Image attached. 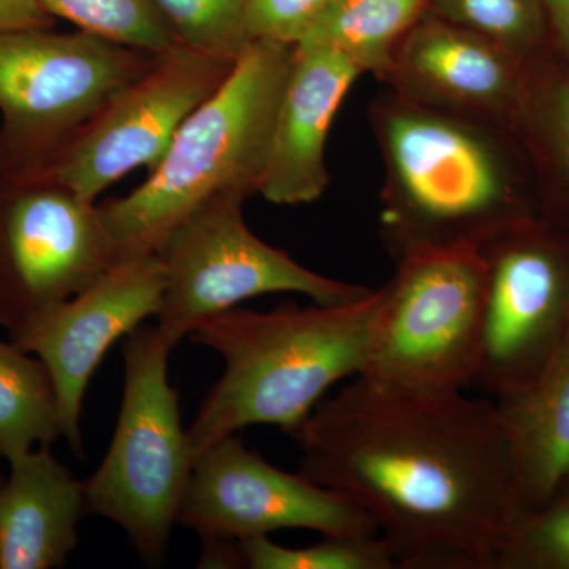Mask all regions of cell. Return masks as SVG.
<instances>
[{"label":"cell","mask_w":569,"mask_h":569,"mask_svg":"<svg viewBox=\"0 0 569 569\" xmlns=\"http://www.w3.org/2000/svg\"><path fill=\"white\" fill-rule=\"evenodd\" d=\"M291 437L299 473L367 512L397 568L493 569L520 515L493 400L358 376Z\"/></svg>","instance_id":"6da1fadb"},{"label":"cell","mask_w":569,"mask_h":569,"mask_svg":"<svg viewBox=\"0 0 569 569\" xmlns=\"http://www.w3.org/2000/svg\"><path fill=\"white\" fill-rule=\"evenodd\" d=\"M367 116L385 164L380 230L392 260L418 249H479L533 219L515 126L392 91L377 96Z\"/></svg>","instance_id":"7a4b0ae2"},{"label":"cell","mask_w":569,"mask_h":569,"mask_svg":"<svg viewBox=\"0 0 569 569\" xmlns=\"http://www.w3.org/2000/svg\"><path fill=\"white\" fill-rule=\"evenodd\" d=\"M380 301L373 290L350 305L233 307L197 325L190 340L216 351L223 372L187 429L194 458L249 426L291 436L329 389L365 369Z\"/></svg>","instance_id":"3957f363"},{"label":"cell","mask_w":569,"mask_h":569,"mask_svg":"<svg viewBox=\"0 0 569 569\" xmlns=\"http://www.w3.org/2000/svg\"><path fill=\"white\" fill-rule=\"evenodd\" d=\"M295 52L268 41L247 44L148 179L127 197L99 204L118 260L159 253L176 228L212 198L260 193Z\"/></svg>","instance_id":"277c9868"},{"label":"cell","mask_w":569,"mask_h":569,"mask_svg":"<svg viewBox=\"0 0 569 569\" xmlns=\"http://www.w3.org/2000/svg\"><path fill=\"white\" fill-rule=\"evenodd\" d=\"M170 353L157 326L127 336L118 422L103 462L84 481L86 512L121 527L149 565L167 553L194 463L168 378Z\"/></svg>","instance_id":"5b68a950"},{"label":"cell","mask_w":569,"mask_h":569,"mask_svg":"<svg viewBox=\"0 0 569 569\" xmlns=\"http://www.w3.org/2000/svg\"><path fill=\"white\" fill-rule=\"evenodd\" d=\"M160 56L82 31L0 32V173L47 170L74 134Z\"/></svg>","instance_id":"8992f818"},{"label":"cell","mask_w":569,"mask_h":569,"mask_svg":"<svg viewBox=\"0 0 569 569\" xmlns=\"http://www.w3.org/2000/svg\"><path fill=\"white\" fill-rule=\"evenodd\" d=\"M395 263L359 376L415 391H466L475 385L481 346V253L471 247L418 249Z\"/></svg>","instance_id":"52a82bcc"},{"label":"cell","mask_w":569,"mask_h":569,"mask_svg":"<svg viewBox=\"0 0 569 569\" xmlns=\"http://www.w3.org/2000/svg\"><path fill=\"white\" fill-rule=\"evenodd\" d=\"M244 198L217 197L200 206L157 253L164 269L157 329L171 350L206 318L247 299L298 293L317 305L361 301L373 290L310 271L247 227Z\"/></svg>","instance_id":"ba28073f"},{"label":"cell","mask_w":569,"mask_h":569,"mask_svg":"<svg viewBox=\"0 0 569 569\" xmlns=\"http://www.w3.org/2000/svg\"><path fill=\"white\" fill-rule=\"evenodd\" d=\"M118 261L99 204L44 173H0V326L11 342Z\"/></svg>","instance_id":"9c48e42d"},{"label":"cell","mask_w":569,"mask_h":569,"mask_svg":"<svg viewBox=\"0 0 569 569\" xmlns=\"http://www.w3.org/2000/svg\"><path fill=\"white\" fill-rule=\"evenodd\" d=\"M478 250L486 296L475 385L498 397L533 380L569 335V234L531 219Z\"/></svg>","instance_id":"30bf717a"},{"label":"cell","mask_w":569,"mask_h":569,"mask_svg":"<svg viewBox=\"0 0 569 569\" xmlns=\"http://www.w3.org/2000/svg\"><path fill=\"white\" fill-rule=\"evenodd\" d=\"M234 63L176 44L116 93L44 173L96 203L123 176L160 163L182 123L223 84Z\"/></svg>","instance_id":"8fae6325"},{"label":"cell","mask_w":569,"mask_h":569,"mask_svg":"<svg viewBox=\"0 0 569 569\" xmlns=\"http://www.w3.org/2000/svg\"><path fill=\"white\" fill-rule=\"evenodd\" d=\"M178 526L203 545L238 542L283 529L321 537H380L358 505L302 473L280 470L242 438L224 437L194 458Z\"/></svg>","instance_id":"7c38bea8"},{"label":"cell","mask_w":569,"mask_h":569,"mask_svg":"<svg viewBox=\"0 0 569 569\" xmlns=\"http://www.w3.org/2000/svg\"><path fill=\"white\" fill-rule=\"evenodd\" d=\"M163 293L159 254L123 258L14 340L50 369L61 406L63 438L74 455H82V400L104 355L121 337L159 316Z\"/></svg>","instance_id":"4fadbf2b"},{"label":"cell","mask_w":569,"mask_h":569,"mask_svg":"<svg viewBox=\"0 0 569 569\" xmlns=\"http://www.w3.org/2000/svg\"><path fill=\"white\" fill-rule=\"evenodd\" d=\"M526 74L511 52L427 11L380 81L411 102L515 126Z\"/></svg>","instance_id":"5bb4252c"},{"label":"cell","mask_w":569,"mask_h":569,"mask_svg":"<svg viewBox=\"0 0 569 569\" xmlns=\"http://www.w3.org/2000/svg\"><path fill=\"white\" fill-rule=\"evenodd\" d=\"M361 69L342 52L296 47L284 84L260 194L269 203H313L329 186L326 142Z\"/></svg>","instance_id":"9a60e30c"},{"label":"cell","mask_w":569,"mask_h":569,"mask_svg":"<svg viewBox=\"0 0 569 569\" xmlns=\"http://www.w3.org/2000/svg\"><path fill=\"white\" fill-rule=\"evenodd\" d=\"M84 515V482L50 448L11 460L0 488V569L66 567Z\"/></svg>","instance_id":"2e32d148"},{"label":"cell","mask_w":569,"mask_h":569,"mask_svg":"<svg viewBox=\"0 0 569 569\" xmlns=\"http://www.w3.org/2000/svg\"><path fill=\"white\" fill-rule=\"evenodd\" d=\"M493 402L520 515L549 507L569 485V335L533 380Z\"/></svg>","instance_id":"e0dca14e"},{"label":"cell","mask_w":569,"mask_h":569,"mask_svg":"<svg viewBox=\"0 0 569 569\" xmlns=\"http://www.w3.org/2000/svg\"><path fill=\"white\" fill-rule=\"evenodd\" d=\"M427 11L429 0H331L298 47L342 52L381 80L400 41Z\"/></svg>","instance_id":"ac0fdd59"},{"label":"cell","mask_w":569,"mask_h":569,"mask_svg":"<svg viewBox=\"0 0 569 569\" xmlns=\"http://www.w3.org/2000/svg\"><path fill=\"white\" fill-rule=\"evenodd\" d=\"M63 438L61 406L39 356L0 339V458L11 462Z\"/></svg>","instance_id":"d6986e66"},{"label":"cell","mask_w":569,"mask_h":569,"mask_svg":"<svg viewBox=\"0 0 569 569\" xmlns=\"http://www.w3.org/2000/svg\"><path fill=\"white\" fill-rule=\"evenodd\" d=\"M515 130L553 179L569 234V69L541 58L527 63Z\"/></svg>","instance_id":"ffe728a7"},{"label":"cell","mask_w":569,"mask_h":569,"mask_svg":"<svg viewBox=\"0 0 569 569\" xmlns=\"http://www.w3.org/2000/svg\"><path fill=\"white\" fill-rule=\"evenodd\" d=\"M429 11L493 41L523 63L541 58L549 28L542 0H429Z\"/></svg>","instance_id":"44dd1931"},{"label":"cell","mask_w":569,"mask_h":569,"mask_svg":"<svg viewBox=\"0 0 569 569\" xmlns=\"http://www.w3.org/2000/svg\"><path fill=\"white\" fill-rule=\"evenodd\" d=\"M52 18H62L82 32L102 37L112 43L164 54L176 44L152 0H39Z\"/></svg>","instance_id":"7402d4cb"},{"label":"cell","mask_w":569,"mask_h":569,"mask_svg":"<svg viewBox=\"0 0 569 569\" xmlns=\"http://www.w3.org/2000/svg\"><path fill=\"white\" fill-rule=\"evenodd\" d=\"M241 568L250 569H396L380 537H323L306 548H284L268 535L236 542Z\"/></svg>","instance_id":"603a6c76"},{"label":"cell","mask_w":569,"mask_h":569,"mask_svg":"<svg viewBox=\"0 0 569 569\" xmlns=\"http://www.w3.org/2000/svg\"><path fill=\"white\" fill-rule=\"evenodd\" d=\"M247 0H152L176 41L217 58L238 61L247 47L242 13Z\"/></svg>","instance_id":"cb8c5ba5"},{"label":"cell","mask_w":569,"mask_h":569,"mask_svg":"<svg viewBox=\"0 0 569 569\" xmlns=\"http://www.w3.org/2000/svg\"><path fill=\"white\" fill-rule=\"evenodd\" d=\"M493 569H569V496L519 515L498 545Z\"/></svg>","instance_id":"d4e9b609"},{"label":"cell","mask_w":569,"mask_h":569,"mask_svg":"<svg viewBox=\"0 0 569 569\" xmlns=\"http://www.w3.org/2000/svg\"><path fill=\"white\" fill-rule=\"evenodd\" d=\"M331 0H247L242 32L247 43L298 47L313 28Z\"/></svg>","instance_id":"484cf974"},{"label":"cell","mask_w":569,"mask_h":569,"mask_svg":"<svg viewBox=\"0 0 569 569\" xmlns=\"http://www.w3.org/2000/svg\"><path fill=\"white\" fill-rule=\"evenodd\" d=\"M54 18L39 0H0V32L26 28H52Z\"/></svg>","instance_id":"4316f807"},{"label":"cell","mask_w":569,"mask_h":569,"mask_svg":"<svg viewBox=\"0 0 569 569\" xmlns=\"http://www.w3.org/2000/svg\"><path fill=\"white\" fill-rule=\"evenodd\" d=\"M556 48L569 69V0H542Z\"/></svg>","instance_id":"83f0119b"},{"label":"cell","mask_w":569,"mask_h":569,"mask_svg":"<svg viewBox=\"0 0 569 569\" xmlns=\"http://www.w3.org/2000/svg\"><path fill=\"white\" fill-rule=\"evenodd\" d=\"M6 478H7V477H3V475H2V473H0V488H2L3 482H6Z\"/></svg>","instance_id":"f1b7e54d"},{"label":"cell","mask_w":569,"mask_h":569,"mask_svg":"<svg viewBox=\"0 0 569 569\" xmlns=\"http://www.w3.org/2000/svg\"><path fill=\"white\" fill-rule=\"evenodd\" d=\"M563 496H569V485H568V488H567V490H565V493H563ZM563 496H561V497H563Z\"/></svg>","instance_id":"f546056e"}]
</instances>
